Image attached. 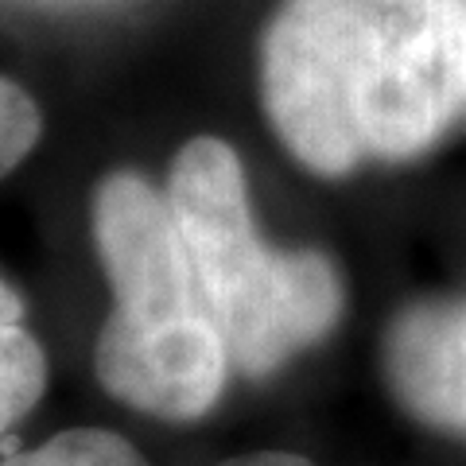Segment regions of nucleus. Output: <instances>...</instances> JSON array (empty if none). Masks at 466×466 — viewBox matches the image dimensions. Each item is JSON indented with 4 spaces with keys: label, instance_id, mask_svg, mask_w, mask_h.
<instances>
[{
    "label": "nucleus",
    "instance_id": "1",
    "mask_svg": "<svg viewBox=\"0 0 466 466\" xmlns=\"http://www.w3.org/2000/svg\"><path fill=\"white\" fill-rule=\"evenodd\" d=\"M260 101L327 179L428 152L466 106V0H280Z\"/></svg>",
    "mask_w": 466,
    "mask_h": 466
},
{
    "label": "nucleus",
    "instance_id": "2",
    "mask_svg": "<svg viewBox=\"0 0 466 466\" xmlns=\"http://www.w3.org/2000/svg\"><path fill=\"white\" fill-rule=\"evenodd\" d=\"M94 241L113 288L94 366L116 400L159 420H198L222 397L229 354L202 303L167 195L137 171L94 191Z\"/></svg>",
    "mask_w": 466,
    "mask_h": 466
},
{
    "label": "nucleus",
    "instance_id": "3",
    "mask_svg": "<svg viewBox=\"0 0 466 466\" xmlns=\"http://www.w3.org/2000/svg\"><path fill=\"white\" fill-rule=\"evenodd\" d=\"M167 207L233 370L268 377L339 323V272L323 253H288L257 238L241 159L226 140L183 144L167 175Z\"/></svg>",
    "mask_w": 466,
    "mask_h": 466
},
{
    "label": "nucleus",
    "instance_id": "4",
    "mask_svg": "<svg viewBox=\"0 0 466 466\" xmlns=\"http://www.w3.org/2000/svg\"><path fill=\"white\" fill-rule=\"evenodd\" d=\"M385 370L416 420L466 435V299L408 308L385 339Z\"/></svg>",
    "mask_w": 466,
    "mask_h": 466
},
{
    "label": "nucleus",
    "instance_id": "5",
    "mask_svg": "<svg viewBox=\"0 0 466 466\" xmlns=\"http://www.w3.org/2000/svg\"><path fill=\"white\" fill-rule=\"evenodd\" d=\"M47 389V354L24 327V303L0 280V435L35 408Z\"/></svg>",
    "mask_w": 466,
    "mask_h": 466
},
{
    "label": "nucleus",
    "instance_id": "6",
    "mask_svg": "<svg viewBox=\"0 0 466 466\" xmlns=\"http://www.w3.org/2000/svg\"><path fill=\"white\" fill-rule=\"evenodd\" d=\"M0 466H148V462L121 435L75 428V431H58L55 440H47L35 451H16Z\"/></svg>",
    "mask_w": 466,
    "mask_h": 466
},
{
    "label": "nucleus",
    "instance_id": "7",
    "mask_svg": "<svg viewBox=\"0 0 466 466\" xmlns=\"http://www.w3.org/2000/svg\"><path fill=\"white\" fill-rule=\"evenodd\" d=\"M43 133V116L32 94L0 75V179L16 171Z\"/></svg>",
    "mask_w": 466,
    "mask_h": 466
},
{
    "label": "nucleus",
    "instance_id": "8",
    "mask_svg": "<svg viewBox=\"0 0 466 466\" xmlns=\"http://www.w3.org/2000/svg\"><path fill=\"white\" fill-rule=\"evenodd\" d=\"M218 466H315L299 455H288V451H253V455H238V459H226Z\"/></svg>",
    "mask_w": 466,
    "mask_h": 466
}]
</instances>
